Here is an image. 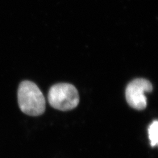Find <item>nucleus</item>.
I'll return each instance as SVG.
<instances>
[{
	"instance_id": "obj_4",
	"label": "nucleus",
	"mask_w": 158,
	"mask_h": 158,
	"mask_svg": "<svg viewBox=\"0 0 158 158\" xmlns=\"http://www.w3.org/2000/svg\"><path fill=\"white\" fill-rule=\"evenodd\" d=\"M149 139L152 147L158 146V120H155L148 128Z\"/></svg>"
},
{
	"instance_id": "obj_2",
	"label": "nucleus",
	"mask_w": 158,
	"mask_h": 158,
	"mask_svg": "<svg viewBox=\"0 0 158 158\" xmlns=\"http://www.w3.org/2000/svg\"><path fill=\"white\" fill-rule=\"evenodd\" d=\"M48 99L51 107L60 111L72 110L79 104V93L73 85L61 83L52 85Z\"/></svg>"
},
{
	"instance_id": "obj_1",
	"label": "nucleus",
	"mask_w": 158,
	"mask_h": 158,
	"mask_svg": "<svg viewBox=\"0 0 158 158\" xmlns=\"http://www.w3.org/2000/svg\"><path fill=\"white\" fill-rule=\"evenodd\" d=\"M18 102L23 113L30 116H40L46 108L45 97L34 82L25 80L18 87Z\"/></svg>"
},
{
	"instance_id": "obj_3",
	"label": "nucleus",
	"mask_w": 158,
	"mask_h": 158,
	"mask_svg": "<svg viewBox=\"0 0 158 158\" xmlns=\"http://www.w3.org/2000/svg\"><path fill=\"white\" fill-rule=\"evenodd\" d=\"M151 83L145 79H136L127 85L125 90L127 102L130 106L137 110L147 107V99L145 93L152 90Z\"/></svg>"
}]
</instances>
